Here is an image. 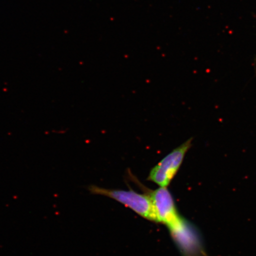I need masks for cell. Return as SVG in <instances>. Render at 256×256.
<instances>
[{"instance_id":"cell-1","label":"cell","mask_w":256,"mask_h":256,"mask_svg":"<svg viewBox=\"0 0 256 256\" xmlns=\"http://www.w3.org/2000/svg\"><path fill=\"white\" fill-rule=\"evenodd\" d=\"M91 193L107 196L130 208L144 218L159 223L151 197L148 194H140L132 190H123L90 186Z\"/></svg>"},{"instance_id":"cell-2","label":"cell","mask_w":256,"mask_h":256,"mask_svg":"<svg viewBox=\"0 0 256 256\" xmlns=\"http://www.w3.org/2000/svg\"><path fill=\"white\" fill-rule=\"evenodd\" d=\"M192 142V138L188 139L166 156L151 170L147 180L160 187L167 188L180 168L186 154L190 148Z\"/></svg>"},{"instance_id":"cell-3","label":"cell","mask_w":256,"mask_h":256,"mask_svg":"<svg viewBox=\"0 0 256 256\" xmlns=\"http://www.w3.org/2000/svg\"><path fill=\"white\" fill-rule=\"evenodd\" d=\"M154 206L159 223L169 228L182 219L175 206L174 198L167 188L160 187L155 190H146Z\"/></svg>"},{"instance_id":"cell-4","label":"cell","mask_w":256,"mask_h":256,"mask_svg":"<svg viewBox=\"0 0 256 256\" xmlns=\"http://www.w3.org/2000/svg\"><path fill=\"white\" fill-rule=\"evenodd\" d=\"M168 229L172 238L185 256H194L196 254L198 242L194 228L186 220L182 218Z\"/></svg>"}]
</instances>
